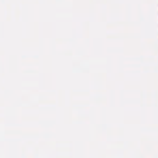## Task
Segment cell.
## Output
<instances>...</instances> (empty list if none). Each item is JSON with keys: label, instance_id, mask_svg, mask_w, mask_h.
<instances>
[]
</instances>
